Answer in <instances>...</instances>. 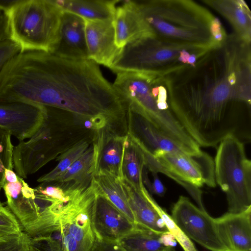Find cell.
Listing matches in <instances>:
<instances>
[{"label":"cell","instance_id":"34","mask_svg":"<svg viewBox=\"0 0 251 251\" xmlns=\"http://www.w3.org/2000/svg\"><path fill=\"white\" fill-rule=\"evenodd\" d=\"M152 175L153 180V182L151 183L149 181L148 177H146L143 174V180L145 179L144 182L147 184L151 193L160 197H162L166 192L165 187L159 179L157 174L153 173Z\"/></svg>","mask_w":251,"mask_h":251},{"label":"cell","instance_id":"24","mask_svg":"<svg viewBox=\"0 0 251 251\" xmlns=\"http://www.w3.org/2000/svg\"><path fill=\"white\" fill-rule=\"evenodd\" d=\"M95 174V156L92 143L56 182L65 186H87L91 183Z\"/></svg>","mask_w":251,"mask_h":251},{"label":"cell","instance_id":"19","mask_svg":"<svg viewBox=\"0 0 251 251\" xmlns=\"http://www.w3.org/2000/svg\"><path fill=\"white\" fill-rule=\"evenodd\" d=\"M121 181L135 224L158 233H170L154 206L155 200L146 188L141 192L125 178Z\"/></svg>","mask_w":251,"mask_h":251},{"label":"cell","instance_id":"4","mask_svg":"<svg viewBox=\"0 0 251 251\" xmlns=\"http://www.w3.org/2000/svg\"><path fill=\"white\" fill-rule=\"evenodd\" d=\"M46 119L26 141L14 146L13 168L26 178L79 142L92 138L79 116L55 107L46 106Z\"/></svg>","mask_w":251,"mask_h":251},{"label":"cell","instance_id":"6","mask_svg":"<svg viewBox=\"0 0 251 251\" xmlns=\"http://www.w3.org/2000/svg\"><path fill=\"white\" fill-rule=\"evenodd\" d=\"M112 86L126 108L142 116L180 147L185 148L191 143V138L170 108L161 110L158 107V97L165 87L162 76L141 72H118Z\"/></svg>","mask_w":251,"mask_h":251},{"label":"cell","instance_id":"18","mask_svg":"<svg viewBox=\"0 0 251 251\" xmlns=\"http://www.w3.org/2000/svg\"><path fill=\"white\" fill-rule=\"evenodd\" d=\"M52 53L71 59H88L85 22L83 18L63 11L59 41Z\"/></svg>","mask_w":251,"mask_h":251},{"label":"cell","instance_id":"35","mask_svg":"<svg viewBox=\"0 0 251 251\" xmlns=\"http://www.w3.org/2000/svg\"><path fill=\"white\" fill-rule=\"evenodd\" d=\"M9 39L7 22L4 12L0 9V44L6 40Z\"/></svg>","mask_w":251,"mask_h":251},{"label":"cell","instance_id":"9","mask_svg":"<svg viewBox=\"0 0 251 251\" xmlns=\"http://www.w3.org/2000/svg\"><path fill=\"white\" fill-rule=\"evenodd\" d=\"M144 156L146 168L152 173H161L174 180L187 191L200 209L205 210L200 187L204 184L216 186L214 162L211 156L201 151L195 155L159 151Z\"/></svg>","mask_w":251,"mask_h":251},{"label":"cell","instance_id":"15","mask_svg":"<svg viewBox=\"0 0 251 251\" xmlns=\"http://www.w3.org/2000/svg\"><path fill=\"white\" fill-rule=\"evenodd\" d=\"M91 218L96 238L106 240H120L129 232L135 225L107 199L98 193Z\"/></svg>","mask_w":251,"mask_h":251},{"label":"cell","instance_id":"27","mask_svg":"<svg viewBox=\"0 0 251 251\" xmlns=\"http://www.w3.org/2000/svg\"><path fill=\"white\" fill-rule=\"evenodd\" d=\"M11 135L0 126V195L5 179L6 169L13 170V151L14 146ZM2 205L0 200V206Z\"/></svg>","mask_w":251,"mask_h":251},{"label":"cell","instance_id":"23","mask_svg":"<svg viewBox=\"0 0 251 251\" xmlns=\"http://www.w3.org/2000/svg\"><path fill=\"white\" fill-rule=\"evenodd\" d=\"M93 180L98 193L107 199L135 224L121 179L108 173L99 171L94 176Z\"/></svg>","mask_w":251,"mask_h":251},{"label":"cell","instance_id":"38","mask_svg":"<svg viewBox=\"0 0 251 251\" xmlns=\"http://www.w3.org/2000/svg\"></svg>","mask_w":251,"mask_h":251},{"label":"cell","instance_id":"31","mask_svg":"<svg viewBox=\"0 0 251 251\" xmlns=\"http://www.w3.org/2000/svg\"><path fill=\"white\" fill-rule=\"evenodd\" d=\"M32 251H63L60 243L50 234L31 238Z\"/></svg>","mask_w":251,"mask_h":251},{"label":"cell","instance_id":"26","mask_svg":"<svg viewBox=\"0 0 251 251\" xmlns=\"http://www.w3.org/2000/svg\"><path fill=\"white\" fill-rule=\"evenodd\" d=\"M92 139L83 140L62 153L57 157V165L50 172L39 177L37 181L40 183L57 181L89 148L92 143Z\"/></svg>","mask_w":251,"mask_h":251},{"label":"cell","instance_id":"25","mask_svg":"<svg viewBox=\"0 0 251 251\" xmlns=\"http://www.w3.org/2000/svg\"><path fill=\"white\" fill-rule=\"evenodd\" d=\"M145 167V159L142 151L128 135L123 162V177L141 192L146 189L143 182Z\"/></svg>","mask_w":251,"mask_h":251},{"label":"cell","instance_id":"21","mask_svg":"<svg viewBox=\"0 0 251 251\" xmlns=\"http://www.w3.org/2000/svg\"><path fill=\"white\" fill-rule=\"evenodd\" d=\"M226 18L234 30V34L243 41L251 43V13L242 0H203Z\"/></svg>","mask_w":251,"mask_h":251},{"label":"cell","instance_id":"8","mask_svg":"<svg viewBox=\"0 0 251 251\" xmlns=\"http://www.w3.org/2000/svg\"><path fill=\"white\" fill-rule=\"evenodd\" d=\"M214 162L216 183L226 193L229 213H241L251 207V161L243 142L230 135L217 149Z\"/></svg>","mask_w":251,"mask_h":251},{"label":"cell","instance_id":"36","mask_svg":"<svg viewBox=\"0 0 251 251\" xmlns=\"http://www.w3.org/2000/svg\"><path fill=\"white\" fill-rule=\"evenodd\" d=\"M175 251V249L173 248V249L168 250H166V251Z\"/></svg>","mask_w":251,"mask_h":251},{"label":"cell","instance_id":"7","mask_svg":"<svg viewBox=\"0 0 251 251\" xmlns=\"http://www.w3.org/2000/svg\"><path fill=\"white\" fill-rule=\"evenodd\" d=\"M208 50L172 45L150 36L125 46L109 68L116 73L141 72L164 76L194 65Z\"/></svg>","mask_w":251,"mask_h":251},{"label":"cell","instance_id":"11","mask_svg":"<svg viewBox=\"0 0 251 251\" xmlns=\"http://www.w3.org/2000/svg\"><path fill=\"white\" fill-rule=\"evenodd\" d=\"M171 217L191 240L210 251H227L218 235L214 218L186 197L180 196L174 204Z\"/></svg>","mask_w":251,"mask_h":251},{"label":"cell","instance_id":"22","mask_svg":"<svg viewBox=\"0 0 251 251\" xmlns=\"http://www.w3.org/2000/svg\"><path fill=\"white\" fill-rule=\"evenodd\" d=\"M64 12L90 21L112 20L119 0H53Z\"/></svg>","mask_w":251,"mask_h":251},{"label":"cell","instance_id":"5","mask_svg":"<svg viewBox=\"0 0 251 251\" xmlns=\"http://www.w3.org/2000/svg\"><path fill=\"white\" fill-rule=\"evenodd\" d=\"M9 38L21 52L53 53L59 43L63 11L53 0H18L4 11Z\"/></svg>","mask_w":251,"mask_h":251},{"label":"cell","instance_id":"1","mask_svg":"<svg viewBox=\"0 0 251 251\" xmlns=\"http://www.w3.org/2000/svg\"><path fill=\"white\" fill-rule=\"evenodd\" d=\"M164 80L171 111L200 147H215L230 135L251 139V43L227 35Z\"/></svg>","mask_w":251,"mask_h":251},{"label":"cell","instance_id":"20","mask_svg":"<svg viewBox=\"0 0 251 251\" xmlns=\"http://www.w3.org/2000/svg\"><path fill=\"white\" fill-rule=\"evenodd\" d=\"M118 241L127 251H165L176 244L171 233H158L137 224Z\"/></svg>","mask_w":251,"mask_h":251},{"label":"cell","instance_id":"16","mask_svg":"<svg viewBox=\"0 0 251 251\" xmlns=\"http://www.w3.org/2000/svg\"><path fill=\"white\" fill-rule=\"evenodd\" d=\"M121 2L116 5L112 21L117 48L122 49L134 41L153 36L135 0H121Z\"/></svg>","mask_w":251,"mask_h":251},{"label":"cell","instance_id":"17","mask_svg":"<svg viewBox=\"0 0 251 251\" xmlns=\"http://www.w3.org/2000/svg\"><path fill=\"white\" fill-rule=\"evenodd\" d=\"M219 238L227 251H251V207L214 219Z\"/></svg>","mask_w":251,"mask_h":251},{"label":"cell","instance_id":"2","mask_svg":"<svg viewBox=\"0 0 251 251\" xmlns=\"http://www.w3.org/2000/svg\"><path fill=\"white\" fill-rule=\"evenodd\" d=\"M24 101L86 118L105 116L118 123L126 109L113 86L90 59L42 51L20 52L0 72V102Z\"/></svg>","mask_w":251,"mask_h":251},{"label":"cell","instance_id":"10","mask_svg":"<svg viewBox=\"0 0 251 251\" xmlns=\"http://www.w3.org/2000/svg\"><path fill=\"white\" fill-rule=\"evenodd\" d=\"M2 189L7 208L18 220L23 231L31 238L42 235L41 212L35 199L34 188L13 170L6 169Z\"/></svg>","mask_w":251,"mask_h":251},{"label":"cell","instance_id":"14","mask_svg":"<svg viewBox=\"0 0 251 251\" xmlns=\"http://www.w3.org/2000/svg\"><path fill=\"white\" fill-rule=\"evenodd\" d=\"M84 22L88 59L110 68L121 50L115 44L112 21Z\"/></svg>","mask_w":251,"mask_h":251},{"label":"cell","instance_id":"33","mask_svg":"<svg viewBox=\"0 0 251 251\" xmlns=\"http://www.w3.org/2000/svg\"><path fill=\"white\" fill-rule=\"evenodd\" d=\"M91 251H127L118 240L96 238Z\"/></svg>","mask_w":251,"mask_h":251},{"label":"cell","instance_id":"12","mask_svg":"<svg viewBox=\"0 0 251 251\" xmlns=\"http://www.w3.org/2000/svg\"><path fill=\"white\" fill-rule=\"evenodd\" d=\"M45 106L24 101L0 102V126L23 141L31 137L43 124Z\"/></svg>","mask_w":251,"mask_h":251},{"label":"cell","instance_id":"37","mask_svg":"<svg viewBox=\"0 0 251 251\" xmlns=\"http://www.w3.org/2000/svg\"><path fill=\"white\" fill-rule=\"evenodd\" d=\"M28 251H32L31 250V248H30V250H29Z\"/></svg>","mask_w":251,"mask_h":251},{"label":"cell","instance_id":"13","mask_svg":"<svg viewBox=\"0 0 251 251\" xmlns=\"http://www.w3.org/2000/svg\"><path fill=\"white\" fill-rule=\"evenodd\" d=\"M128 135L107 126L94 131L95 174L104 171L118 178L123 177V162Z\"/></svg>","mask_w":251,"mask_h":251},{"label":"cell","instance_id":"28","mask_svg":"<svg viewBox=\"0 0 251 251\" xmlns=\"http://www.w3.org/2000/svg\"><path fill=\"white\" fill-rule=\"evenodd\" d=\"M22 226L6 207L0 206V243L8 241L21 234Z\"/></svg>","mask_w":251,"mask_h":251},{"label":"cell","instance_id":"32","mask_svg":"<svg viewBox=\"0 0 251 251\" xmlns=\"http://www.w3.org/2000/svg\"><path fill=\"white\" fill-rule=\"evenodd\" d=\"M21 52L18 45L10 39L0 44V72L5 64L13 56Z\"/></svg>","mask_w":251,"mask_h":251},{"label":"cell","instance_id":"30","mask_svg":"<svg viewBox=\"0 0 251 251\" xmlns=\"http://www.w3.org/2000/svg\"><path fill=\"white\" fill-rule=\"evenodd\" d=\"M31 248V237L23 231L18 236L0 243V251H28Z\"/></svg>","mask_w":251,"mask_h":251},{"label":"cell","instance_id":"29","mask_svg":"<svg viewBox=\"0 0 251 251\" xmlns=\"http://www.w3.org/2000/svg\"><path fill=\"white\" fill-rule=\"evenodd\" d=\"M154 206L163 219L170 233L174 236L184 251H198L192 241L180 230L171 217L154 201Z\"/></svg>","mask_w":251,"mask_h":251},{"label":"cell","instance_id":"3","mask_svg":"<svg viewBox=\"0 0 251 251\" xmlns=\"http://www.w3.org/2000/svg\"><path fill=\"white\" fill-rule=\"evenodd\" d=\"M153 36L178 46L212 49L227 34L219 19L190 0H135Z\"/></svg>","mask_w":251,"mask_h":251}]
</instances>
